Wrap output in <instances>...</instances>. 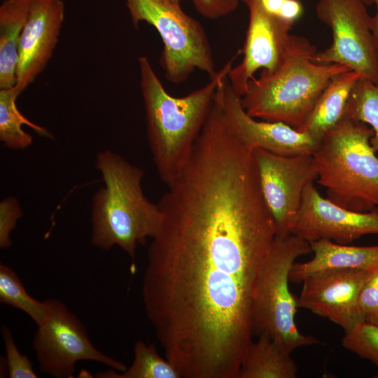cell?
<instances>
[{
	"mask_svg": "<svg viewBox=\"0 0 378 378\" xmlns=\"http://www.w3.org/2000/svg\"><path fill=\"white\" fill-rule=\"evenodd\" d=\"M275 237L266 214L227 191L197 192L162 209L142 297L165 358L181 377L237 378Z\"/></svg>",
	"mask_w": 378,
	"mask_h": 378,
	"instance_id": "1",
	"label": "cell"
},
{
	"mask_svg": "<svg viewBox=\"0 0 378 378\" xmlns=\"http://www.w3.org/2000/svg\"><path fill=\"white\" fill-rule=\"evenodd\" d=\"M236 56L218 70L206 84L183 97L169 94L148 57L138 58L147 139L159 177L167 186L178 176L187 164L211 109L219 83L227 76Z\"/></svg>",
	"mask_w": 378,
	"mask_h": 378,
	"instance_id": "2",
	"label": "cell"
},
{
	"mask_svg": "<svg viewBox=\"0 0 378 378\" xmlns=\"http://www.w3.org/2000/svg\"><path fill=\"white\" fill-rule=\"evenodd\" d=\"M95 167L104 186L92 196L91 243L104 250L118 246L134 258L137 246L157 231L159 206L144 193V171L122 155L102 150L96 157Z\"/></svg>",
	"mask_w": 378,
	"mask_h": 378,
	"instance_id": "3",
	"label": "cell"
},
{
	"mask_svg": "<svg viewBox=\"0 0 378 378\" xmlns=\"http://www.w3.org/2000/svg\"><path fill=\"white\" fill-rule=\"evenodd\" d=\"M316 51L307 38L290 35L281 65L272 73L261 71L249 82L241 97L246 111L301 131L331 79L350 70L342 64L315 62Z\"/></svg>",
	"mask_w": 378,
	"mask_h": 378,
	"instance_id": "4",
	"label": "cell"
},
{
	"mask_svg": "<svg viewBox=\"0 0 378 378\" xmlns=\"http://www.w3.org/2000/svg\"><path fill=\"white\" fill-rule=\"evenodd\" d=\"M372 130L346 116L322 136L313 156L317 182L334 204L359 212L378 208V156Z\"/></svg>",
	"mask_w": 378,
	"mask_h": 378,
	"instance_id": "5",
	"label": "cell"
},
{
	"mask_svg": "<svg viewBox=\"0 0 378 378\" xmlns=\"http://www.w3.org/2000/svg\"><path fill=\"white\" fill-rule=\"evenodd\" d=\"M310 252L309 242L296 235L275 237L253 300V334L269 336L288 354L319 342L316 337L303 335L298 329L295 322L297 298L288 286L289 273L295 260Z\"/></svg>",
	"mask_w": 378,
	"mask_h": 378,
	"instance_id": "6",
	"label": "cell"
},
{
	"mask_svg": "<svg viewBox=\"0 0 378 378\" xmlns=\"http://www.w3.org/2000/svg\"><path fill=\"white\" fill-rule=\"evenodd\" d=\"M133 25H152L163 43L160 64L172 83L185 82L197 69L211 78L216 70L211 45L202 24L172 0H125Z\"/></svg>",
	"mask_w": 378,
	"mask_h": 378,
	"instance_id": "7",
	"label": "cell"
},
{
	"mask_svg": "<svg viewBox=\"0 0 378 378\" xmlns=\"http://www.w3.org/2000/svg\"><path fill=\"white\" fill-rule=\"evenodd\" d=\"M46 302L48 314L37 326L32 342L41 372L55 378L73 377L80 360L98 362L118 372L127 368L92 344L85 326L64 303L53 298Z\"/></svg>",
	"mask_w": 378,
	"mask_h": 378,
	"instance_id": "8",
	"label": "cell"
},
{
	"mask_svg": "<svg viewBox=\"0 0 378 378\" xmlns=\"http://www.w3.org/2000/svg\"><path fill=\"white\" fill-rule=\"evenodd\" d=\"M366 6L363 0L318 1L316 15L332 30V42L316 51L314 61L344 65L378 85V60Z\"/></svg>",
	"mask_w": 378,
	"mask_h": 378,
	"instance_id": "9",
	"label": "cell"
},
{
	"mask_svg": "<svg viewBox=\"0 0 378 378\" xmlns=\"http://www.w3.org/2000/svg\"><path fill=\"white\" fill-rule=\"evenodd\" d=\"M259 183L264 200L274 218L276 237L292 234L304 191L317 180L312 154L279 155L253 150Z\"/></svg>",
	"mask_w": 378,
	"mask_h": 378,
	"instance_id": "10",
	"label": "cell"
},
{
	"mask_svg": "<svg viewBox=\"0 0 378 378\" xmlns=\"http://www.w3.org/2000/svg\"><path fill=\"white\" fill-rule=\"evenodd\" d=\"M216 96L230 129L250 149L284 155H313L321 143L323 136L300 131L281 122L258 120L250 115L227 76L220 82Z\"/></svg>",
	"mask_w": 378,
	"mask_h": 378,
	"instance_id": "11",
	"label": "cell"
},
{
	"mask_svg": "<svg viewBox=\"0 0 378 378\" xmlns=\"http://www.w3.org/2000/svg\"><path fill=\"white\" fill-rule=\"evenodd\" d=\"M242 1L249 11L243 57L227 74L232 88L241 97L247 92L255 72L272 73L281 65L293 25L267 13L258 0Z\"/></svg>",
	"mask_w": 378,
	"mask_h": 378,
	"instance_id": "12",
	"label": "cell"
},
{
	"mask_svg": "<svg viewBox=\"0 0 378 378\" xmlns=\"http://www.w3.org/2000/svg\"><path fill=\"white\" fill-rule=\"evenodd\" d=\"M375 272L337 270L306 278L297 304L341 326L347 332L365 321L359 309L360 292Z\"/></svg>",
	"mask_w": 378,
	"mask_h": 378,
	"instance_id": "13",
	"label": "cell"
},
{
	"mask_svg": "<svg viewBox=\"0 0 378 378\" xmlns=\"http://www.w3.org/2000/svg\"><path fill=\"white\" fill-rule=\"evenodd\" d=\"M292 234L312 242L328 239L348 244L368 234H378V208L359 212L341 207L321 196L314 186L304 190Z\"/></svg>",
	"mask_w": 378,
	"mask_h": 378,
	"instance_id": "14",
	"label": "cell"
},
{
	"mask_svg": "<svg viewBox=\"0 0 378 378\" xmlns=\"http://www.w3.org/2000/svg\"><path fill=\"white\" fill-rule=\"evenodd\" d=\"M64 15L62 0H31L19 46L15 87L20 93L34 82L50 60Z\"/></svg>",
	"mask_w": 378,
	"mask_h": 378,
	"instance_id": "15",
	"label": "cell"
},
{
	"mask_svg": "<svg viewBox=\"0 0 378 378\" xmlns=\"http://www.w3.org/2000/svg\"><path fill=\"white\" fill-rule=\"evenodd\" d=\"M313 258L295 262L289 273L290 282L302 283L317 273L337 270L378 272V245L368 246L340 244L328 239L309 242Z\"/></svg>",
	"mask_w": 378,
	"mask_h": 378,
	"instance_id": "16",
	"label": "cell"
},
{
	"mask_svg": "<svg viewBox=\"0 0 378 378\" xmlns=\"http://www.w3.org/2000/svg\"><path fill=\"white\" fill-rule=\"evenodd\" d=\"M31 2L4 0L0 6V89L16 85L20 41Z\"/></svg>",
	"mask_w": 378,
	"mask_h": 378,
	"instance_id": "17",
	"label": "cell"
},
{
	"mask_svg": "<svg viewBox=\"0 0 378 378\" xmlns=\"http://www.w3.org/2000/svg\"><path fill=\"white\" fill-rule=\"evenodd\" d=\"M362 78L352 70L334 76L320 95L307 123L301 131L323 136L343 118L353 89Z\"/></svg>",
	"mask_w": 378,
	"mask_h": 378,
	"instance_id": "18",
	"label": "cell"
},
{
	"mask_svg": "<svg viewBox=\"0 0 378 378\" xmlns=\"http://www.w3.org/2000/svg\"><path fill=\"white\" fill-rule=\"evenodd\" d=\"M298 367L275 341L260 335L250 344L240 365L237 378H295Z\"/></svg>",
	"mask_w": 378,
	"mask_h": 378,
	"instance_id": "19",
	"label": "cell"
},
{
	"mask_svg": "<svg viewBox=\"0 0 378 378\" xmlns=\"http://www.w3.org/2000/svg\"><path fill=\"white\" fill-rule=\"evenodd\" d=\"M20 94L15 86L0 89V141L6 148L16 150L25 149L33 143L32 136L22 129L24 125L40 136L53 138L48 130L27 119L18 109L16 100Z\"/></svg>",
	"mask_w": 378,
	"mask_h": 378,
	"instance_id": "20",
	"label": "cell"
},
{
	"mask_svg": "<svg viewBox=\"0 0 378 378\" xmlns=\"http://www.w3.org/2000/svg\"><path fill=\"white\" fill-rule=\"evenodd\" d=\"M98 378H181L176 368L162 358L156 347L144 341L136 342L134 359L129 368L122 372L113 369L100 372Z\"/></svg>",
	"mask_w": 378,
	"mask_h": 378,
	"instance_id": "21",
	"label": "cell"
},
{
	"mask_svg": "<svg viewBox=\"0 0 378 378\" xmlns=\"http://www.w3.org/2000/svg\"><path fill=\"white\" fill-rule=\"evenodd\" d=\"M0 302L27 314L38 326L48 314V304L32 298L26 290L20 277L10 267L0 265Z\"/></svg>",
	"mask_w": 378,
	"mask_h": 378,
	"instance_id": "22",
	"label": "cell"
},
{
	"mask_svg": "<svg viewBox=\"0 0 378 378\" xmlns=\"http://www.w3.org/2000/svg\"><path fill=\"white\" fill-rule=\"evenodd\" d=\"M344 116L365 123L372 130L370 143L378 153V85L360 78L353 89Z\"/></svg>",
	"mask_w": 378,
	"mask_h": 378,
	"instance_id": "23",
	"label": "cell"
},
{
	"mask_svg": "<svg viewBox=\"0 0 378 378\" xmlns=\"http://www.w3.org/2000/svg\"><path fill=\"white\" fill-rule=\"evenodd\" d=\"M344 332V347L378 367V325L364 321Z\"/></svg>",
	"mask_w": 378,
	"mask_h": 378,
	"instance_id": "24",
	"label": "cell"
},
{
	"mask_svg": "<svg viewBox=\"0 0 378 378\" xmlns=\"http://www.w3.org/2000/svg\"><path fill=\"white\" fill-rule=\"evenodd\" d=\"M1 335L5 346L6 370L8 377H38L29 358L19 351L8 328L4 326L1 328Z\"/></svg>",
	"mask_w": 378,
	"mask_h": 378,
	"instance_id": "25",
	"label": "cell"
},
{
	"mask_svg": "<svg viewBox=\"0 0 378 378\" xmlns=\"http://www.w3.org/2000/svg\"><path fill=\"white\" fill-rule=\"evenodd\" d=\"M22 216L18 200L8 197L0 202V248H8L11 245L10 233L17 221Z\"/></svg>",
	"mask_w": 378,
	"mask_h": 378,
	"instance_id": "26",
	"label": "cell"
},
{
	"mask_svg": "<svg viewBox=\"0 0 378 378\" xmlns=\"http://www.w3.org/2000/svg\"><path fill=\"white\" fill-rule=\"evenodd\" d=\"M269 14L294 24L302 15L303 6L299 0H258Z\"/></svg>",
	"mask_w": 378,
	"mask_h": 378,
	"instance_id": "27",
	"label": "cell"
},
{
	"mask_svg": "<svg viewBox=\"0 0 378 378\" xmlns=\"http://www.w3.org/2000/svg\"><path fill=\"white\" fill-rule=\"evenodd\" d=\"M358 304L365 321L378 317V272L372 274L363 286Z\"/></svg>",
	"mask_w": 378,
	"mask_h": 378,
	"instance_id": "28",
	"label": "cell"
},
{
	"mask_svg": "<svg viewBox=\"0 0 378 378\" xmlns=\"http://www.w3.org/2000/svg\"><path fill=\"white\" fill-rule=\"evenodd\" d=\"M196 10L208 19H218L235 10L240 0H191Z\"/></svg>",
	"mask_w": 378,
	"mask_h": 378,
	"instance_id": "29",
	"label": "cell"
},
{
	"mask_svg": "<svg viewBox=\"0 0 378 378\" xmlns=\"http://www.w3.org/2000/svg\"><path fill=\"white\" fill-rule=\"evenodd\" d=\"M373 4L376 6L377 11L375 15L371 17L370 28L378 60V0H373Z\"/></svg>",
	"mask_w": 378,
	"mask_h": 378,
	"instance_id": "30",
	"label": "cell"
},
{
	"mask_svg": "<svg viewBox=\"0 0 378 378\" xmlns=\"http://www.w3.org/2000/svg\"><path fill=\"white\" fill-rule=\"evenodd\" d=\"M363 1L365 2V4L367 6H369L373 4V0H363Z\"/></svg>",
	"mask_w": 378,
	"mask_h": 378,
	"instance_id": "31",
	"label": "cell"
},
{
	"mask_svg": "<svg viewBox=\"0 0 378 378\" xmlns=\"http://www.w3.org/2000/svg\"><path fill=\"white\" fill-rule=\"evenodd\" d=\"M369 321L378 325V317L374 318Z\"/></svg>",
	"mask_w": 378,
	"mask_h": 378,
	"instance_id": "32",
	"label": "cell"
},
{
	"mask_svg": "<svg viewBox=\"0 0 378 378\" xmlns=\"http://www.w3.org/2000/svg\"><path fill=\"white\" fill-rule=\"evenodd\" d=\"M172 1H173L174 2L179 3V4H180V2H181V1H183V0H172Z\"/></svg>",
	"mask_w": 378,
	"mask_h": 378,
	"instance_id": "33",
	"label": "cell"
}]
</instances>
